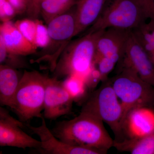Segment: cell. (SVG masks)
I'll return each mask as SVG.
<instances>
[{
  "label": "cell",
  "mask_w": 154,
  "mask_h": 154,
  "mask_svg": "<svg viewBox=\"0 0 154 154\" xmlns=\"http://www.w3.org/2000/svg\"><path fill=\"white\" fill-rule=\"evenodd\" d=\"M51 131L65 143L96 149L104 154L114 146V141L105 129L103 122L85 112L81 111L73 119L57 122Z\"/></svg>",
  "instance_id": "cell-1"
},
{
  "label": "cell",
  "mask_w": 154,
  "mask_h": 154,
  "mask_svg": "<svg viewBox=\"0 0 154 154\" xmlns=\"http://www.w3.org/2000/svg\"><path fill=\"white\" fill-rule=\"evenodd\" d=\"M82 105L81 111L91 113L109 125L115 135L114 143L124 140V110L110 80L102 82L99 88L90 93Z\"/></svg>",
  "instance_id": "cell-2"
},
{
  "label": "cell",
  "mask_w": 154,
  "mask_h": 154,
  "mask_svg": "<svg viewBox=\"0 0 154 154\" xmlns=\"http://www.w3.org/2000/svg\"><path fill=\"white\" fill-rule=\"evenodd\" d=\"M104 30L88 32L71 42L59 58L53 77L60 80L73 75L85 79L94 66L96 43Z\"/></svg>",
  "instance_id": "cell-3"
},
{
  "label": "cell",
  "mask_w": 154,
  "mask_h": 154,
  "mask_svg": "<svg viewBox=\"0 0 154 154\" xmlns=\"http://www.w3.org/2000/svg\"><path fill=\"white\" fill-rule=\"evenodd\" d=\"M151 18L143 0H107L101 16L88 32L110 28L133 30Z\"/></svg>",
  "instance_id": "cell-4"
},
{
  "label": "cell",
  "mask_w": 154,
  "mask_h": 154,
  "mask_svg": "<svg viewBox=\"0 0 154 154\" xmlns=\"http://www.w3.org/2000/svg\"><path fill=\"white\" fill-rule=\"evenodd\" d=\"M110 80L123 107L125 118L131 110L137 107L154 109V87L129 67L119 64L118 72Z\"/></svg>",
  "instance_id": "cell-5"
},
{
  "label": "cell",
  "mask_w": 154,
  "mask_h": 154,
  "mask_svg": "<svg viewBox=\"0 0 154 154\" xmlns=\"http://www.w3.org/2000/svg\"><path fill=\"white\" fill-rule=\"evenodd\" d=\"M47 77L35 70H25L22 74L12 109L20 121L28 123L33 118L43 117Z\"/></svg>",
  "instance_id": "cell-6"
},
{
  "label": "cell",
  "mask_w": 154,
  "mask_h": 154,
  "mask_svg": "<svg viewBox=\"0 0 154 154\" xmlns=\"http://www.w3.org/2000/svg\"><path fill=\"white\" fill-rule=\"evenodd\" d=\"M76 22L75 6L50 21L47 24L49 44L43 48L40 56L33 62H46L48 68L53 72L62 54L72 38L75 36Z\"/></svg>",
  "instance_id": "cell-7"
},
{
  "label": "cell",
  "mask_w": 154,
  "mask_h": 154,
  "mask_svg": "<svg viewBox=\"0 0 154 154\" xmlns=\"http://www.w3.org/2000/svg\"><path fill=\"white\" fill-rule=\"evenodd\" d=\"M27 124L11 116L8 111L0 107V146L14 147L25 149L38 150L41 141L35 139L23 130Z\"/></svg>",
  "instance_id": "cell-8"
},
{
  "label": "cell",
  "mask_w": 154,
  "mask_h": 154,
  "mask_svg": "<svg viewBox=\"0 0 154 154\" xmlns=\"http://www.w3.org/2000/svg\"><path fill=\"white\" fill-rule=\"evenodd\" d=\"M73 102V99L64 87L62 81L54 77H47L43 113L45 119L55 120L60 116L69 115Z\"/></svg>",
  "instance_id": "cell-9"
},
{
  "label": "cell",
  "mask_w": 154,
  "mask_h": 154,
  "mask_svg": "<svg viewBox=\"0 0 154 154\" xmlns=\"http://www.w3.org/2000/svg\"><path fill=\"white\" fill-rule=\"evenodd\" d=\"M119 63L129 67L154 87V64L132 30H129L124 56Z\"/></svg>",
  "instance_id": "cell-10"
},
{
  "label": "cell",
  "mask_w": 154,
  "mask_h": 154,
  "mask_svg": "<svg viewBox=\"0 0 154 154\" xmlns=\"http://www.w3.org/2000/svg\"><path fill=\"white\" fill-rule=\"evenodd\" d=\"M41 125L38 127L27 124L28 128L39 137L41 147L37 150L43 154H104L96 149L77 146L68 144L58 139L46 125L44 117L41 119Z\"/></svg>",
  "instance_id": "cell-11"
},
{
  "label": "cell",
  "mask_w": 154,
  "mask_h": 154,
  "mask_svg": "<svg viewBox=\"0 0 154 154\" xmlns=\"http://www.w3.org/2000/svg\"><path fill=\"white\" fill-rule=\"evenodd\" d=\"M129 30L114 28L103 30L97 40L95 57H105L119 63L124 56Z\"/></svg>",
  "instance_id": "cell-12"
},
{
  "label": "cell",
  "mask_w": 154,
  "mask_h": 154,
  "mask_svg": "<svg viewBox=\"0 0 154 154\" xmlns=\"http://www.w3.org/2000/svg\"><path fill=\"white\" fill-rule=\"evenodd\" d=\"M154 131V109L146 107H137L127 115L123 127L124 140H137Z\"/></svg>",
  "instance_id": "cell-13"
},
{
  "label": "cell",
  "mask_w": 154,
  "mask_h": 154,
  "mask_svg": "<svg viewBox=\"0 0 154 154\" xmlns=\"http://www.w3.org/2000/svg\"><path fill=\"white\" fill-rule=\"evenodd\" d=\"M0 36L4 40L9 53L25 56L36 52L37 48L25 38L11 21L2 22Z\"/></svg>",
  "instance_id": "cell-14"
},
{
  "label": "cell",
  "mask_w": 154,
  "mask_h": 154,
  "mask_svg": "<svg viewBox=\"0 0 154 154\" xmlns=\"http://www.w3.org/2000/svg\"><path fill=\"white\" fill-rule=\"evenodd\" d=\"M107 0H77L75 36L93 25L101 16Z\"/></svg>",
  "instance_id": "cell-15"
},
{
  "label": "cell",
  "mask_w": 154,
  "mask_h": 154,
  "mask_svg": "<svg viewBox=\"0 0 154 154\" xmlns=\"http://www.w3.org/2000/svg\"><path fill=\"white\" fill-rule=\"evenodd\" d=\"M22 75L16 69L0 65V104L12 110L14 97Z\"/></svg>",
  "instance_id": "cell-16"
},
{
  "label": "cell",
  "mask_w": 154,
  "mask_h": 154,
  "mask_svg": "<svg viewBox=\"0 0 154 154\" xmlns=\"http://www.w3.org/2000/svg\"><path fill=\"white\" fill-rule=\"evenodd\" d=\"M77 0H42L40 15L46 23L62 15L76 5Z\"/></svg>",
  "instance_id": "cell-17"
},
{
  "label": "cell",
  "mask_w": 154,
  "mask_h": 154,
  "mask_svg": "<svg viewBox=\"0 0 154 154\" xmlns=\"http://www.w3.org/2000/svg\"><path fill=\"white\" fill-rule=\"evenodd\" d=\"M132 30L154 65V18Z\"/></svg>",
  "instance_id": "cell-18"
},
{
  "label": "cell",
  "mask_w": 154,
  "mask_h": 154,
  "mask_svg": "<svg viewBox=\"0 0 154 154\" xmlns=\"http://www.w3.org/2000/svg\"><path fill=\"white\" fill-rule=\"evenodd\" d=\"M62 82L75 102L82 104L90 94L86 82L82 77L73 75L68 76L65 78Z\"/></svg>",
  "instance_id": "cell-19"
},
{
  "label": "cell",
  "mask_w": 154,
  "mask_h": 154,
  "mask_svg": "<svg viewBox=\"0 0 154 154\" xmlns=\"http://www.w3.org/2000/svg\"><path fill=\"white\" fill-rule=\"evenodd\" d=\"M38 22L39 20L38 19L30 18L19 20L14 23L16 27L22 35L35 46Z\"/></svg>",
  "instance_id": "cell-20"
},
{
  "label": "cell",
  "mask_w": 154,
  "mask_h": 154,
  "mask_svg": "<svg viewBox=\"0 0 154 154\" xmlns=\"http://www.w3.org/2000/svg\"><path fill=\"white\" fill-rule=\"evenodd\" d=\"M128 151L132 154H154V131L146 137L133 141Z\"/></svg>",
  "instance_id": "cell-21"
},
{
  "label": "cell",
  "mask_w": 154,
  "mask_h": 154,
  "mask_svg": "<svg viewBox=\"0 0 154 154\" xmlns=\"http://www.w3.org/2000/svg\"><path fill=\"white\" fill-rule=\"evenodd\" d=\"M17 12L7 0H0V19L2 22L11 21L16 15Z\"/></svg>",
  "instance_id": "cell-22"
},
{
  "label": "cell",
  "mask_w": 154,
  "mask_h": 154,
  "mask_svg": "<svg viewBox=\"0 0 154 154\" xmlns=\"http://www.w3.org/2000/svg\"><path fill=\"white\" fill-rule=\"evenodd\" d=\"M42 1V0H30L26 12L30 19H37L39 17Z\"/></svg>",
  "instance_id": "cell-23"
},
{
  "label": "cell",
  "mask_w": 154,
  "mask_h": 154,
  "mask_svg": "<svg viewBox=\"0 0 154 154\" xmlns=\"http://www.w3.org/2000/svg\"><path fill=\"white\" fill-rule=\"evenodd\" d=\"M15 9L17 14L27 12L28 3V0H7Z\"/></svg>",
  "instance_id": "cell-24"
},
{
  "label": "cell",
  "mask_w": 154,
  "mask_h": 154,
  "mask_svg": "<svg viewBox=\"0 0 154 154\" xmlns=\"http://www.w3.org/2000/svg\"><path fill=\"white\" fill-rule=\"evenodd\" d=\"M147 8L152 17L154 16V5L153 0H143Z\"/></svg>",
  "instance_id": "cell-25"
},
{
  "label": "cell",
  "mask_w": 154,
  "mask_h": 154,
  "mask_svg": "<svg viewBox=\"0 0 154 154\" xmlns=\"http://www.w3.org/2000/svg\"><path fill=\"white\" fill-rule=\"evenodd\" d=\"M28 5H29V3H30V0H28Z\"/></svg>",
  "instance_id": "cell-26"
},
{
  "label": "cell",
  "mask_w": 154,
  "mask_h": 154,
  "mask_svg": "<svg viewBox=\"0 0 154 154\" xmlns=\"http://www.w3.org/2000/svg\"><path fill=\"white\" fill-rule=\"evenodd\" d=\"M153 2L154 5V0H153Z\"/></svg>",
  "instance_id": "cell-27"
},
{
  "label": "cell",
  "mask_w": 154,
  "mask_h": 154,
  "mask_svg": "<svg viewBox=\"0 0 154 154\" xmlns=\"http://www.w3.org/2000/svg\"></svg>",
  "instance_id": "cell-28"
}]
</instances>
